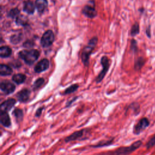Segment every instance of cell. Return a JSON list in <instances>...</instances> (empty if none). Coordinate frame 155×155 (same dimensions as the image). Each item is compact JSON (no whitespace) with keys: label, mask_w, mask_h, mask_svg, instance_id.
<instances>
[{"label":"cell","mask_w":155,"mask_h":155,"mask_svg":"<svg viewBox=\"0 0 155 155\" xmlns=\"http://www.w3.org/2000/svg\"><path fill=\"white\" fill-rule=\"evenodd\" d=\"M19 57L28 65H32L39 58V52L36 49L24 50L18 53Z\"/></svg>","instance_id":"obj_1"},{"label":"cell","mask_w":155,"mask_h":155,"mask_svg":"<svg viewBox=\"0 0 155 155\" xmlns=\"http://www.w3.org/2000/svg\"><path fill=\"white\" fill-rule=\"evenodd\" d=\"M142 144V140H138L131 145L127 147H121L109 153V155H128L138 149Z\"/></svg>","instance_id":"obj_2"},{"label":"cell","mask_w":155,"mask_h":155,"mask_svg":"<svg viewBox=\"0 0 155 155\" xmlns=\"http://www.w3.org/2000/svg\"><path fill=\"white\" fill-rule=\"evenodd\" d=\"M97 42V38H93L88 43V45L85 46L82 50L81 54V59L85 66H87L89 62V58L91 53L94 50L96 44Z\"/></svg>","instance_id":"obj_3"},{"label":"cell","mask_w":155,"mask_h":155,"mask_svg":"<svg viewBox=\"0 0 155 155\" xmlns=\"http://www.w3.org/2000/svg\"><path fill=\"white\" fill-rule=\"evenodd\" d=\"M150 121L148 118L146 117H142L138 120V122L134 125L133 132L134 134L138 135L143 130H145L147 127L150 126Z\"/></svg>","instance_id":"obj_4"},{"label":"cell","mask_w":155,"mask_h":155,"mask_svg":"<svg viewBox=\"0 0 155 155\" xmlns=\"http://www.w3.org/2000/svg\"><path fill=\"white\" fill-rule=\"evenodd\" d=\"M101 63L102 64L103 68L101 70V71L99 73L97 78H96V82L97 83H99L103 80L110 67V61L107 56H104L102 57L101 59Z\"/></svg>","instance_id":"obj_5"},{"label":"cell","mask_w":155,"mask_h":155,"mask_svg":"<svg viewBox=\"0 0 155 155\" xmlns=\"http://www.w3.org/2000/svg\"><path fill=\"white\" fill-rule=\"evenodd\" d=\"M54 35L52 30H47L42 35L41 39V44L43 47H48L53 42Z\"/></svg>","instance_id":"obj_6"},{"label":"cell","mask_w":155,"mask_h":155,"mask_svg":"<svg viewBox=\"0 0 155 155\" xmlns=\"http://www.w3.org/2000/svg\"><path fill=\"white\" fill-rule=\"evenodd\" d=\"M1 90L5 94H10L15 90V85L8 81H2L1 82Z\"/></svg>","instance_id":"obj_7"},{"label":"cell","mask_w":155,"mask_h":155,"mask_svg":"<svg viewBox=\"0 0 155 155\" xmlns=\"http://www.w3.org/2000/svg\"><path fill=\"white\" fill-rule=\"evenodd\" d=\"M49 67V61L47 59L45 58L41 60L37 64L35 65L34 70L36 73H39L42 71H45Z\"/></svg>","instance_id":"obj_8"},{"label":"cell","mask_w":155,"mask_h":155,"mask_svg":"<svg viewBox=\"0 0 155 155\" xmlns=\"http://www.w3.org/2000/svg\"><path fill=\"white\" fill-rule=\"evenodd\" d=\"M15 104H16V100L15 99L9 98L1 103V107H0V109H1L0 111L8 112L14 107Z\"/></svg>","instance_id":"obj_9"},{"label":"cell","mask_w":155,"mask_h":155,"mask_svg":"<svg viewBox=\"0 0 155 155\" xmlns=\"http://www.w3.org/2000/svg\"><path fill=\"white\" fill-rule=\"evenodd\" d=\"M85 130V129H84V130H78V131H76L73 132L72 134H71L68 136L66 137L64 141L65 142L68 143V142H70L71 141H74L78 139H79L84 135V133Z\"/></svg>","instance_id":"obj_10"},{"label":"cell","mask_w":155,"mask_h":155,"mask_svg":"<svg viewBox=\"0 0 155 155\" xmlns=\"http://www.w3.org/2000/svg\"><path fill=\"white\" fill-rule=\"evenodd\" d=\"M30 94V91L27 88H24L17 93L16 97L21 102H26L29 99Z\"/></svg>","instance_id":"obj_11"},{"label":"cell","mask_w":155,"mask_h":155,"mask_svg":"<svg viewBox=\"0 0 155 155\" xmlns=\"http://www.w3.org/2000/svg\"><path fill=\"white\" fill-rule=\"evenodd\" d=\"M0 122L5 127H10L11 126V120L7 111H0Z\"/></svg>","instance_id":"obj_12"},{"label":"cell","mask_w":155,"mask_h":155,"mask_svg":"<svg viewBox=\"0 0 155 155\" xmlns=\"http://www.w3.org/2000/svg\"><path fill=\"white\" fill-rule=\"evenodd\" d=\"M82 13L88 18H93L97 15V12L92 6L87 5L82 9Z\"/></svg>","instance_id":"obj_13"},{"label":"cell","mask_w":155,"mask_h":155,"mask_svg":"<svg viewBox=\"0 0 155 155\" xmlns=\"http://www.w3.org/2000/svg\"><path fill=\"white\" fill-rule=\"evenodd\" d=\"M24 11L25 12L28 14H33L35 12V5L33 2L30 0H27L24 2Z\"/></svg>","instance_id":"obj_14"},{"label":"cell","mask_w":155,"mask_h":155,"mask_svg":"<svg viewBox=\"0 0 155 155\" xmlns=\"http://www.w3.org/2000/svg\"><path fill=\"white\" fill-rule=\"evenodd\" d=\"M48 2L47 0H36L35 6L39 13H43L47 7Z\"/></svg>","instance_id":"obj_15"},{"label":"cell","mask_w":155,"mask_h":155,"mask_svg":"<svg viewBox=\"0 0 155 155\" xmlns=\"http://www.w3.org/2000/svg\"><path fill=\"white\" fill-rule=\"evenodd\" d=\"M13 73V70L10 67L7 65L1 64L0 65V74L2 76H9Z\"/></svg>","instance_id":"obj_16"},{"label":"cell","mask_w":155,"mask_h":155,"mask_svg":"<svg viewBox=\"0 0 155 155\" xmlns=\"http://www.w3.org/2000/svg\"><path fill=\"white\" fill-rule=\"evenodd\" d=\"M26 78V76L22 73H17L12 76V81L17 84H21L25 82Z\"/></svg>","instance_id":"obj_17"},{"label":"cell","mask_w":155,"mask_h":155,"mask_svg":"<svg viewBox=\"0 0 155 155\" xmlns=\"http://www.w3.org/2000/svg\"><path fill=\"white\" fill-rule=\"evenodd\" d=\"M12 114H13V116L15 117L16 120L18 123H20L22 120L23 117H24V114H23L22 110H21V108H16L13 110Z\"/></svg>","instance_id":"obj_18"},{"label":"cell","mask_w":155,"mask_h":155,"mask_svg":"<svg viewBox=\"0 0 155 155\" xmlns=\"http://www.w3.org/2000/svg\"><path fill=\"white\" fill-rule=\"evenodd\" d=\"M12 54V49L8 46H2L0 48V56L2 58L9 57Z\"/></svg>","instance_id":"obj_19"},{"label":"cell","mask_w":155,"mask_h":155,"mask_svg":"<svg viewBox=\"0 0 155 155\" xmlns=\"http://www.w3.org/2000/svg\"><path fill=\"white\" fill-rule=\"evenodd\" d=\"M113 140H114L113 138H112L111 139H109V140H101V141L97 142L95 145H91L90 147H92V148H101V147L108 146V145H110L113 143Z\"/></svg>","instance_id":"obj_20"},{"label":"cell","mask_w":155,"mask_h":155,"mask_svg":"<svg viewBox=\"0 0 155 155\" xmlns=\"http://www.w3.org/2000/svg\"><path fill=\"white\" fill-rule=\"evenodd\" d=\"M145 59L143 57H139L137 58L135 61H134V68L135 70H140L143 66L145 65Z\"/></svg>","instance_id":"obj_21"},{"label":"cell","mask_w":155,"mask_h":155,"mask_svg":"<svg viewBox=\"0 0 155 155\" xmlns=\"http://www.w3.org/2000/svg\"><path fill=\"white\" fill-rule=\"evenodd\" d=\"M78 88H79V85L78 84H74L71 85L70 87H68V88H67L65 90L63 94L64 95H66V94H69L73 93L75 92L78 90Z\"/></svg>","instance_id":"obj_22"},{"label":"cell","mask_w":155,"mask_h":155,"mask_svg":"<svg viewBox=\"0 0 155 155\" xmlns=\"http://www.w3.org/2000/svg\"><path fill=\"white\" fill-rule=\"evenodd\" d=\"M140 32V27L138 22H135L131 27L130 30V35L132 36H135Z\"/></svg>","instance_id":"obj_23"},{"label":"cell","mask_w":155,"mask_h":155,"mask_svg":"<svg viewBox=\"0 0 155 155\" xmlns=\"http://www.w3.org/2000/svg\"><path fill=\"white\" fill-rule=\"evenodd\" d=\"M44 79L42 78H38L35 82L33 83V88L34 90H37L38 88H39L40 87H41L42 86V85L44 84Z\"/></svg>","instance_id":"obj_24"},{"label":"cell","mask_w":155,"mask_h":155,"mask_svg":"<svg viewBox=\"0 0 155 155\" xmlns=\"http://www.w3.org/2000/svg\"><path fill=\"white\" fill-rule=\"evenodd\" d=\"M130 108L133 110V112L135 114H138L140 112V105L137 102H133L129 106Z\"/></svg>","instance_id":"obj_25"},{"label":"cell","mask_w":155,"mask_h":155,"mask_svg":"<svg viewBox=\"0 0 155 155\" xmlns=\"http://www.w3.org/2000/svg\"><path fill=\"white\" fill-rule=\"evenodd\" d=\"M22 39V35L21 34L13 35L10 38V41L13 44H17Z\"/></svg>","instance_id":"obj_26"},{"label":"cell","mask_w":155,"mask_h":155,"mask_svg":"<svg viewBox=\"0 0 155 155\" xmlns=\"http://www.w3.org/2000/svg\"><path fill=\"white\" fill-rule=\"evenodd\" d=\"M20 13V11L18 10V8H12L10 10V12H8V16H10L12 18H17L19 15Z\"/></svg>","instance_id":"obj_27"},{"label":"cell","mask_w":155,"mask_h":155,"mask_svg":"<svg viewBox=\"0 0 155 155\" xmlns=\"http://www.w3.org/2000/svg\"><path fill=\"white\" fill-rule=\"evenodd\" d=\"M155 146V134L149 139V140L146 143L145 147L147 149H150Z\"/></svg>","instance_id":"obj_28"},{"label":"cell","mask_w":155,"mask_h":155,"mask_svg":"<svg viewBox=\"0 0 155 155\" xmlns=\"http://www.w3.org/2000/svg\"><path fill=\"white\" fill-rule=\"evenodd\" d=\"M26 19V18L24 17V16H18L16 18V22L18 25H24V24H26V21H27V19Z\"/></svg>","instance_id":"obj_29"},{"label":"cell","mask_w":155,"mask_h":155,"mask_svg":"<svg viewBox=\"0 0 155 155\" xmlns=\"http://www.w3.org/2000/svg\"><path fill=\"white\" fill-rule=\"evenodd\" d=\"M131 50H132L133 52L136 53L137 51L138 50V47H137V41L133 39L131 41V46H130Z\"/></svg>","instance_id":"obj_30"},{"label":"cell","mask_w":155,"mask_h":155,"mask_svg":"<svg viewBox=\"0 0 155 155\" xmlns=\"http://www.w3.org/2000/svg\"><path fill=\"white\" fill-rule=\"evenodd\" d=\"M145 33H146V35L147 36L148 38H151V25H149L146 30H145Z\"/></svg>","instance_id":"obj_31"},{"label":"cell","mask_w":155,"mask_h":155,"mask_svg":"<svg viewBox=\"0 0 155 155\" xmlns=\"http://www.w3.org/2000/svg\"><path fill=\"white\" fill-rule=\"evenodd\" d=\"M43 108H44V107H39V108L37 109L36 113H35V116L36 117H39L41 116V114H42V111L43 110Z\"/></svg>","instance_id":"obj_32"},{"label":"cell","mask_w":155,"mask_h":155,"mask_svg":"<svg viewBox=\"0 0 155 155\" xmlns=\"http://www.w3.org/2000/svg\"><path fill=\"white\" fill-rule=\"evenodd\" d=\"M33 43L31 42V41H26L25 43H24L23 44V46L26 47V48H29V47H33Z\"/></svg>","instance_id":"obj_33"},{"label":"cell","mask_w":155,"mask_h":155,"mask_svg":"<svg viewBox=\"0 0 155 155\" xmlns=\"http://www.w3.org/2000/svg\"><path fill=\"white\" fill-rule=\"evenodd\" d=\"M76 99H77V97H73V98L71 99V100H70V101H67V102L66 103V107H69L70 105H71V104H72V103H73V102H74V101H76Z\"/></svg>","instance_id":"obj_34"}]
</instances>
